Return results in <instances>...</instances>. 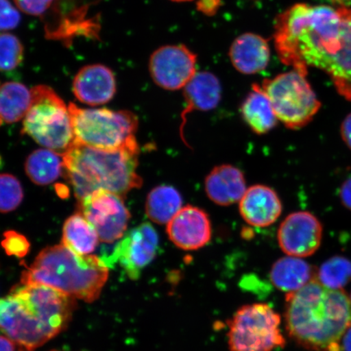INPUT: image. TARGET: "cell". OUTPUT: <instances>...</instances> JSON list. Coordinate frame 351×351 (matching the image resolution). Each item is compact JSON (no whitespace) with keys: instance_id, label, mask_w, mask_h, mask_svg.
Returning <instances> with one entry per match:
<instances>
[{"instance_id":"cell-1","label":"cell","mask_w":351,"mask_h":351,"mask_svg":"<svg viewBox=\"0 0 351 351\" xmlns=\"http://www.w3.org/2000/svg\"><path fill=\"white\" fill-rule=\"evenodd\" d=\"M75 298L38 284H21L0 302L2 332L19 351H34L69 326Z\"/></svg>"},{"instance_id":"cell-2","label":"cell","mask_w":351,"mask_h":351,"mask_svg":"<svg viewBox=\"0 0 351 351\" xmlns=\"http://www.w3.org/2000/svg\"><path fill=\"white\" fill-rule=\"evenodd\" d=\"M288 335L311 351H339L351 327V302L343 289H328L315 278L285 296Z\"/></svg>"},{"instance_id":"cell-3","label":"cell","mask_w":351,"mask_h":351,"mask_svg":"<svg viewBox=\"0 0 351 351\" xmlns=\"http://www.w3.org/2000/svg\"><path fill=\"white\" fill-rule=\"evenodd\" d=\"M138 145L100 150L74 141L63 157L66 176L77 199L105 190L124 197L143 185L137 173Z\"/></svg>"},{"instance_id":"cell-4","label":"cell","mask_w":351,"mask_h":351,"mask_svg":"<svg viewBox=\"0 0 351 351\" xmlns=\"http://www.w3.org/2000/svg\"><path fill=\"white\" fill-rule=\"evenodd\" d=\"M108 278V265L102 258L80 256L61 243L43 249L22 273L21 282L47 285L92 302L98 300Z\"/></svg>"},{"instance_id":"cell-5","label":"cell","mask_w":351,"mask_h":351,"mask_svg":"<svg viewBox=\"0 0 351 351\" xmlns=\"http://www.w3.org/2000/svg\"><path fill=\"white\" fill-rule=\"evenodd\" d=\"M32 93L22 132L42 147L63 156L75 141L69 106L50 86H34Z\"/></svg>"},{"instance_id":"cell-6","label":"cell","mask_w":351,"mask_h":351,"mask_svg":"<svg viewBox=\"0 0 351 351\" xmlns=\"http://www.w3.org/2000/svg\"><path fill=\"white\" fill-rule=\"evenodd\" d=\"M75 141L86 146L113 151L138 145V117L130 111L85 109L69 104Z\"/></svg>"},{"instance_id":"cell-7","label":"cell","mask_w":351,"mask_h":351,"mask_svg":"<svg viewBox=\"0 0 351 351\" xmlns=\"http://www.w3.org/2000/svg\"><path fill=\"white\" fill-rule=\"evenodd\" d=\"M261 86L273 105L278 121L289 130L304 128L322 108L306 75L295 69L265 79Z\"/></svg>"},{"instance_id":"cell-8","label":"cell","mask_w":351,"mask_h":351,"mask_svg":"<svg viewBox=\"0 0 351 351\" xmlns=\"http://www.w3.org/2000/svg\"><path fill=\"white\" fill-rule=\"evenodd\" d=\"M282 319L269 304L240 307L228 322V345L230 351H274L283 348L285 339Z\"/></svg>"},{"instance_id":"cell-9","label":"cell","mask_w":351,"mask_h":351,"mask_svg":"<svg viewBox=\"0 0 351 351\" xmlns=\"http://www.w3.org/2000/svg\"><path fill=\"white\" fill-rule=\"evenodd\" d=\"M123 199L115 193L99 190L78 201L81 213L103 243H114L125 234L131 216Z\"/></svg>"},{"instance_id":"cell-10","label":"cell","mask_w":351,"mask_h":351,"mask_svg":"<svg viewBox=\"0 0 351 351\" xmlns=\"http://www.w3.org/2000/svg\"><path fill=\"white\" fill-rule=\"evenodd\" d=\"M158 247L157 232L151 223H144L127 232L114 248L112 256L104 261L108 266L119 263L130 279L137 280L155 258Z\"/></svg>"},{"instance_id":"cell-11","label":"cell","mask_w":351,"mask_h":351,"mask_svg":"<svg viewBox=\"0 0 351 351\" xmlns=\"http://www.w3.org/2000/svg\"><path fill=\"white\" fill-rule=\"evenodd\" d=\"M197 56L185 45H167L151 56L149 71L154 82L167 90L184 89L195 77Z\"/></svg>"},{"instance_id":"cell-12","label":"cell","mask_w":351,"mask_h":351,"mask_svg":"<svg viewBox=\"0 0 351 351\" xmlns=\"http://www.w3.org/2000/svg\"><path fill=\"white\" fill-rule=\"evenodd\" d=\"M323 226L313 213L301 210L289 214L280 223L278 241L289 256L305 258L317 252L322 244Z\"/></svg>"},{"instance_id":"cell-13","label":"cell","mask_w":351,"mask_h":351,"mask_svg":"<svg viewBox=\"0 0 351 351\" xmlns=\"http://www.w3.org/2000/svg\"><path fill=\"white\" fill-rule=\"evenodd\" d=\"M167 234L176 247L184 251H196L212 239V222L204 210L187 205L167 225Z\"/></svg>"},{"instance_id":"cell-14","label":"cell","mask_w":351,"mask_h":351,"mask_svg":"<svg viewBox=\"0 0 351 351\" xmlns=\"http://www.w3.org/2000/svg\"><path fill=\"white\" fill-rule=\"evenodd\" d=\"M73 92L82 104L90 106L107 104L117 92L115 76L111 69L104 64L84 66L74 77Z\"/></svg>"},{"instance_id":"cell-15","label":"cell","mask_w":351,"mask_h":351,"mask_svg":"<svg viewBox=\"0 0 351 351\" xmlns=\"http://www.w3.org/2000/svg\"><path fill=\"white\" fill-rule=\"evenodd\" d=\"M239 204L241 217L249 226L256 228L273 225L283 209L278 193L265 185L247 188Z\"/></svg>"},{"instance_id":"cell-16","label":"cell","mask_w":351,"mask_h":351,"mask_svg":"<svg viewBox=\"0 0 351 351\" xmlns=\"http://www.w3.org/2000/svg\"><path fill=\"white\" fill-rule=\"evenodd\" d=\"M204 187L208 199L222 207L239 203L247 190L243 173L231 165L215 167L206 177Z\"/></svg>"},{"instance_id":"cell-17","label":"cell","mask_w":351,"mask_h":351,"mask_svg":"<svg viewBox=\"0 0 351 351\" xmlns=\"http://www.w3.org/2000/svg\"><path fill=\"white\" fill-rule=\"evenodd\" d=\"M339 8L341 17L340 46L323 72L330 77L339 95L351 101V10Z\"/></svg>"},{"instance_id":"cell-18","label":"cell","mask_w":351,"mask_h":351,"mask_svg":"<svg viewBox=\"0 0 351 351\" xmlns=\"http://www.w3.org/2000/svg\"><path fill=\"white\" fill-rule=\"evenodd\" d=\"M234 67L243 74H256L269 65L271 50L269 43L257 34L245 33L237 38L230 48Z\"/></svg>"},{"instance_id":"cell-19","label":"cell","mask_w":351,"mask_h":351,"mask_svg":"<svg viewBox=\"0 0 351 351\" xmlns=\"http://www.w3.org/2000/svg\"><path fill=\"white\" fill-rule=\"evenodd\" d=\"M222 87L215 74L207 72L197 73L190 82L184 87L183 95L186 106L182 113L181 136L183 137L186 117L194 111L208 112L216 108L221 100ZM185 141V140H184ZM186 143V142H185Z\"/></svg>"},{"instance_id":"cell-20","label":"cell","mask_w":351,"mask_h":351,"mask_svg":"<svg viewBox=\"0 0 351 351\" xmlns=\"http://www.w3.org/2000/svg\"><path fill=\"white\" fill-rule=\"evenodd\" d=\"M317 278V270L302 258L285 256L276 261L270 271L275 287L285 293L300 291Z\"/></svg>"},{"instance_id":"cell-21","label":"cell","mask_w":351,"mask_h":351,"mask_svg":"<svg viewBox=\"0 0 351 351\" xmlns=\"http://www.w3.org/2000/svg\"><path fill=\"white\" fill-rule=\"evenodd\" d=\"M240 112L245 124L258 135L269 133L279 121L269 97L258 84H253L241 105Z\"/></svg>"},{"instance_id":"cell-22","label":"cell","mask_w":351,"mask_h":351,"mask_svg":"<svg viewBox=\"0 0 351 351\" xmlns=\"http://www.w3.org/2000/svg\"><path fill=\"white\" fill-rule=\"evenodd\" d=\"M99 238L93 226L82 213L66 219L63 227L62 244L80 256H89L97 247Z\"/></svg>"},{"instance_id":"cell-23","label":"cell","mask_w":351,"mask_h":351,"mask_svg":"<svg viewBox=\"0 0 351 351\" xmlns=\"http://www.w3.org/2000/svg\"><path fill=\"white\" fill-rule=\"evenodd\" d=\"M32 102V90L22 83L7 82L0 90V113L2 124H13L24 119Z\"/></svg>"},{"instance_id":"cell-24","label":"cell","mask_w":351,"mask_h":351,"mask_svg":"<svg viewBox=\"0 0 351 351\" xmlns=\"http://www.w3.org/2000/svg\"><path fill=\"white\" fill-rule=\"evenodd\" d=\"M182 195L177 189L162 185L149 193L146 202V213L151 221L159 225H168L181 210Z\"/></svg>"},{"instance_id":"cell-25","label":"cell","mask_w":351,"mask_h":351,"mask_svg":"<svg viewBox=\"0 0 351 351\" xmlns=\"http://www.w3.org/2000/svg\"><path fill=\"white\" fill-rule=\"evenodd\" d=\"M25 169L34 183L39 186L49 185L60 178L64 169L63 157L49 149H39L28 156Z\"/></svg>"},{"instance_id":"cell-26","label":"cell","mask_w":351,"mask_h":351,"mask_svg":"<svg viewBox=\"0 0 351 351\" xmlns=\"http://www.w3.org/2000/svg\"><path fill=\"white\" fill-rule=\"evenodd\" d=\"M317 278L324 287L342 289L351 280V261L343 256H333L320 266Z\"/></svg>"},{"instance_id":"cell-27","label":"cell","mask_w":351,"mask_h":351,"mask_svg":"<svg viewBox=\"0 0 351 351\" xmlns=\"http://www.w3.org/2000/svg\"><path fill=\"white\" fill-rule=\"evenodd\" d=\"M24 58V47L19 38L10 33L0 35V69L10 72L16 69Z\"/></svg>"},{"instance_id":"cell-28","label":"cell","mask_w":351,"mask_h":351,"mask_svg":"<svg viewBox=\"0 0 351 351\" xmlns=\"http://www.w3.org/2000/svg\"><path fill=\"white\" fill-rule=\"evenodd\" d=\"M0 188L1 212L8 213L19 208L24 197L19 180L11 174L3 173L0 179Z\"/></svg>"},{"instance_id":"cell-29","label":"cell","mask_w":351,"mask_h":351,"mask_svg":"<svg viewBox=\"0 0 351 351\" xmlns=\"http://www.w3.org/2000/svg\"><path fill=\"white\" fill-rule=\"evenodd\" d=\"M2 247L8 256L23 258L29 252L30 243L24 235L8 230L3 234Z\"/></svg>"},{"instance_id":"cell-30","label":"cell","mask_w":351,"mask_h":351,"mask_svg":"<svg viewBox=\"0 0 351 351\" xmlns=\"http://www.w3.org/2000/svg\"><path fill=\"white\" fill-rule=\"evenodd\" d=\"M0 28L2 32L16 28L21 21L20 12L12 6L10 0H0Z\"/></svg>"},{"instance_id":"cell-31","label":"cell","mask_w":351,"mask_h":351,"mask_svg":"<svg viewBox=\"0 0 351 351\" xmlns=\"http://www.w3.org/2000/svg\"><path fill=\"white\" fill-rule=\"evenodd\" d=\"M53 0H14L16 6L22 12L32 16H41L47 11Z\"/></svg>"},{"instance_id":"cell-32","label":"cell","mask_w":351,"mask_h":351,"mask_svg":"<svg viewBox=\"0 0 351 351\" xmlns=\"http://www.w3.org/2000/svg\"><path fill=\"white\" fill-rule=\"evenodd\" d=\"M221 5V0H197L196 2L197 10L208 16L216 15Z\"/></svg>"},{"instance_id":"cell-33","label":"cell","mask_w":351,"mask_h":351,"mask_svg":"<svg viewBox=\"0 0 351 351\" xmlns=\"http://www.w3.org/2000/svg\"><path fill=\"white\" fill-rule=\"evenodd\" d=\"M339 197L344 207L351 210V178L342 183L339 190Z\"/></svg>"},{"instance_id":"cell-34","label":"cell","mask_w":351,"mask_h":351,"mask_svg":"<svg viewBox=\"0 0 351 351\" xmlns=\"http://www.w3.org/2000/svg\"><path fill=\"white\" fill-rule=\"evenodd\" d=\"M341 136L346 146L351 150V113L341 123Z\"/></svg>"},{"instance_id":"cell-35","label":"cell","mask_w":351,"mask_h":351,"mask_svg":"<svg viewBox=\"0 0 351 351\" xmlns=\"http://www.w3.org/2000/svg\"><path fill=\"white\" fill-rule=\"evenodd\" d=\"M16 343L7 336H1L0 339V350L1 351H15Z\"/></svg>"},{"instance_id":"cell-36","label":"cell","mask_w":351,"mask_h":351,"mask_svg":"<svg viewBox=\"0 0 351 351\" xmlns=\"http://www.w3.org/2000/svg\"><path fill=\"white\" fill-rule=\"evenodd\" d=\"M342 348L344 351H351V327L342 337Z\"/></svg>"},{"instance_id":"cell-37","label":"cell","mask_w":351,"mask_h":351,"mask_svg":"<svg viewBox=\"0 0 351 351\" xmlns=\"http://www.w3.org/2000/svg\"><path fill=\"white\" fill-rule=\"evenodd\" d=\"M330 1L333 3L339 4L340 7H345L344 4H346L348 0H330Z\"/></svg>"},{"instance_id":"cell-38","label":"cell","mask_w":351,"mask_h":351,"mask_svg":"<svg viewBox=\"0 0 351 351\" xmlns=\"http://www.w3.org/2000/svg\"><path fill=\"white\" fill-rule=\"evenodd\" d=\"M171 1L177 2V3H185V2L193 1V0H171Z\"/></svg>"},{"instance_id":"cell-39","label":"cell","mask_w":351,"mask_h":351,"mask_svg":"<svg viewBox=\"0 0 351 351\" xmlns=\"http://www.w3.org/2000/svg\"><path fill=\"white\" fill-rule=\"evenodd\" d=\"M350 302H351V295H350Z\"/></svg>"}]
</instances>
